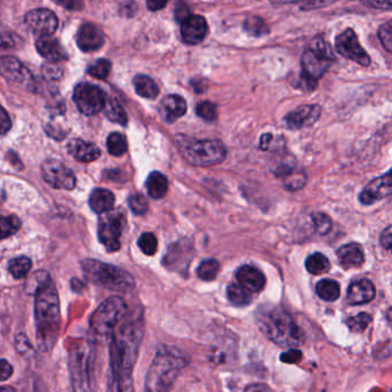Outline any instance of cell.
<instances>
[{
	"mask_svg": "<svg viewBox=\"0 0 392 392\" xmlns=\"http://www.w3.org/2000/svg\"><path fill=\"white\" fill-rule=\"evenodd\" d=\"M35 288V323L38 345L48 352L57 343L61 329L60 299L48 273H38Z\"/></svg>",
	"mask_w": 392,
	"mask_h": 392,
	"instance_id": "cell-1",
	"label": "cell"
},
{
	"mask_svg": "<svg viewBox=\"0 0 392 392\" xmlns=\"http://www.w3.org/2000/svg\"><path fill=\"white\" fill-rule=\"evenodd\" d=\"M143 335L144 327L138 318L126 319V316L114 330L110 345L111 379H133Z\"/></svg>",
	"mask_w": 392,
	"mask_h": 392,
	"instance_id": "cell-2",
	"label": "cell"
},
{
	"mask_svg": "<svg viewBox=\"0 0 392 392\" xmlns=\"http://www.w3.org/2000/svg\"><path fill=\"white\" fill-rule=\"evenodd\" d=\"M260 332L274 344L296 348L305 341L303 329L298 326L288 311L278 306H260L256 313Z\"/></svg>",
	"mask_w": 392,
	"mask_h": 392,
	"instance_id": "cell-3",
	"label": "cell"
},
{
	"mask_svg": "<svg viewBox=\"0 0 392 392\" xmlns=\"http://www.w3.org/2000/svg\"><path fill=\"white\" fill-rule=\"evenodd\" d=\"M189 364L187 353L176 346L164 345L152 360L145 379L146 392H169Z\"/></svg>",
	"mask_w": 392,
	"mask_h": 392,
	"instance_id": "cell-4",
	"label": "cell"
},
{
	"mask_svg": "<svg viewBox=\"0 0 392 392\" xmlns=\"http://www.w3.org/2000/svg\"><path fill=\"white\" fill-rule=\"evenodd\" d=\"M83 275L91 285L117 292H129L135 288V278L117 266L101 263L98 260L86 259L81 263Z\"/></svg>",
	"mask_w": 392,
	"mask_h": 392,
	"instance_id": "cell-5",
	"label": "cell"
},
{
	"mask_svg": "<svg viewBox=\"0 0 392 392\" xmlns=\"http://www.w3.org/2000/svg\"><path fill=\"white\" fill-rule=\"evenodd\" d=\"M177 146L181 155L187 159L190 164L200 167H211L221 164L226 159L223 143L218 139H198L178 135L176 137Z\"/></svg>",
	"mask_w": 392,
	"mask_h": 392,
	"instance_id": "cell-6",
	"label": "cell"
},
{
	"mask_svg": "<svg viewBox=\"0 0 392 392\" xmlns=\"http://www.w3.org/2000/svg\"><path fill=\"white\" fill-rule=\"evenodd\" d=\"M92 345L86 339H76L70 348L68 368L74 392H92Z\"/></svg>",
	"mask_w": 392,
	"mask_h": 392,
	"instance_id": "cell-7",
	"label": "cell"
},
{
	"mask_svg": "<svg viewBox=\"0 0 392 392\" xmlns=\"http://www.w3.org/2000/svg\"><path fill=\"white\" fill-rule=\"evenodd\" d=\"M128 314V305L121 297L113 296L99 305L90 319V328L97 337H111L114 330Z\"/></svg>",
	"mask_w": 392,
	"mask_h": 392,
	"instance_id": "cell-8",
	"label": "cell"
},
{
	"mask_svg": "<svg viewBox=\"0 0 392 392\" xmlns=\"http://www.w3.org/2000/svg\"><path fill=\"white\" fill-rule=\"evenodd\" d=\"M332 61L334 54L330 45L323 41L322 38H315L301 57V76L316 84V81L326 74Z\"/></svg>",
	"mask_w": 392,
	"mask_h": 392,
	"instance_id": "cell-9",
	"label": "cell"
},
{
	"mask_svg": "<svg viewBox=\"0 0 392 392\" xmlns=\"http://www.w3.org/2000/svg\"><path fill=\"white\" fill-rule=\"evenodd\" d=\"M124 214L120 212L105 213L100 218L98 226V238L108 252H117L120 250V238L124 230Z\"/></svg>",
	"mask_w": 392,
	"mask_h": 392,
	"instance_id": "cell-10",
	"label": "cell"
},
{
	"mask_svg": "<svg viewBox=\"0 0 392 392\" xmlns=\"http://www.w3.org/2000/svg\"><path fill=\"white\" fill-rule=\"evenodd\" d=\"M74 101L79 111L84 115H95L104 110L106 96L98 86L81 83L74 90Z\"/></svg>",
	"mask_w": 392,
	"mask_h": 392,
	"instance_id": "cell-11",
	"label": "cell"
},
{
	"mask_svg": "<svg viewBox=\"0 0 392 392\" xmlns=\"http://www.w3.org/2000/svg\"><path fill=\"white\" fill-rule=\"evenodd\" d=\"M41 175L45 182L54 189L73 190L76 187L73 171L55 159H48L43 164Z\"/></svg>",
	"mask_w": 392,
	"mask_h": 392,
	"instance_id": "cell-12",
	"label": "cell"
},
{
	"mask_svg": "<svg viewBox=\"0 0 392 392\" xmlns=\"http://www.w3.org/2000/svg\"><path fill=\"white\" fill-rule=\"evenodd\" d=\"M195 256L192 244L188 240H180L171 244L168 249L162 265L171 272L187 273Z\"/></svg>",
	"mask_w": 392,
	"mask_h": 392,
	"instance_id": "cell-13",
	"label": "cell"
},
{
	"mask_svg": "<svg viewBox=\"0 0 392 392\" xmlns=\"http://www.w3.org/2000/svg\"><path fill=\"white\" fill-rule=\"evenodd\" d=\"M335 46L337 52L346 59L359 63L361 66H370V55L361 46L352 29H346L336 37Z\"/></svg>",
	"mask_w": 392,
	"mask_h": 392,
	"instance_id": "cell-14",
	"label": "cell"
},
{
	"mask_svg": "<svg viewBox=\"0 0 392 392\" xmlns=\"http://www.w3.org/2000/svg\"><path fill=\"white\" fill-rule=\"evenodd\" d=\"M25 21L29 29L41 37L54 34L57 32L58 25H59L57 15L52 11L45 10V8L29 12L25 15Z\"/></svg>",
	"mask_w": 392,
	"mask_h": 392,
	"instance_id": "cell-15",
	"label": "cell"
},
{
	"mask_svg": "<svg viewBox=\"0 0 392 392\" xmlns=\"http://www.w3.org/2000/svg\"><path fill=\"white\" fill-rule=\"evenodd\" d=\"M391 193V174L386 173L367 184L359 195V200L364 205H372L374 202L386 198Z\"/></svg>",
	"mask_w": 392,
	"mask_h": 392,
	"instance_id": "cell-16",
	"label": "cell"
},
{
	"mask_svg": "<svg viewBox=\"0 0 392 392\" xmlns=\"http://www.w3.org/2000/svg\"><path fill=\"white\" fill-rule=\"evenodd\" d=\"M181 23V35L184 43L188 45L200 44L205 39L209 32V25L204 16L191 14Z\"/></svg>",
	"mask_w": 392,
	"mask_h": 392,
	"instance_id": "cell-17",
	"label": "cell"
},
{
	"mask_svg": "<svg viewBox=\"0 0 392 392\" xmlns=\"http://www.w3.org/2000/svg\"><path fill=\"white\" fill-rule=\"evenodd\" d=\"M0 74L12 82L32 86L34 79L22 63L13 57L0 58Z\"/></svg>",
	"mask_w": 392,
	"mask_h": 392,
	"instance_id": "cell-18",
	"label": "cell"
},
{
	"mask_svg": "<svg viewBox=\"0 0 392 392\" xmlns=\"http://www.w3.org/2000/svg\"><path fill=\"white\" fill-rule=\"evenodd\" d=\"M320 107L318 105H303L296 111L291 112L285 117V122L289 129H301L315 124L320 117Z\"/></svg>",
	"mask_w": 392,
	"mask_h": 392,
	"instance_id": "cell-19",
	"label": "cell"
},
{
	"mask_svg": "<svg viewBox=\"0 0 392 392\" xmlns=\"http://www.w3.org/2000/svg\"><path fill=\"white\" fill-rule=\"evenodd\" d=\"M76 41H77L79 48L84 52L97 51L104 45V32H101L97 25L86 23V25H81V28L79 29Z\"/></svg>",
	"mask_w": 392,
	"mask_h": 392,
	"instance_id": "cell-20",
	"label": "cell"
},
{
	"mask_svg": "<svg viewBox=\"0 0 392 392\" xmlns=\"http://www.w3.org/2000/svg\"><path fill=\"white\" fill-rule=\"evenodd\" d=\"M238 285L247 289L249 292H260L265 288L266 276L263 273L253 266H242L236 272Z\"/></svg>",
	"mask_w": 392,
	"mask_h": 392,
	"instance_id": "cell-21",
	"label": "cell"
},
{
	"mask_svg": "<svg viewBox=\"0 0 392 392\" xmlns=\"http://www.w3.org/2000/svg\"><path fill=\"white\" fill-rule=\"evenodd\" d=\"M187 103L182 97L177 95H169L162 99L159 105V113L168 124H173L187 113Z\"/></svg>",
	"mask_w": 392,
	"mask_h": 392,
	"instance_id": "cell-22",
	"label": "cell"
},
{
	"mask_svg": "<svg viewBox=\"0 0 392 392\" xmlns=\"http://www.w3.org/2000/svg\"><path fill=\"white\" fill-rule=\"evenodd\" d=\"M375 287L370 280H360L353 282L348 290L346 301L350 305L358 306L370 303L375 298Z\"/></svg>",
	"mask_w": 392,
	"mask_h": 392,
	"instance_id": "cell-23",
	"label": "cell"
},
{
	"mask_svg": "<svg viewBox=\"0 0 392 392\" xmlns=\"http://www.w3.org/2000/svg\"><path fill=\"white\" fill-rule=\"evenodd\" d=\"M36 48L41 57L48 59V63H59L67 59V52L57 38L51 36L39 37L36 41Z\"/></svg>",
	"mask_w": 392,
	"mask_h": 392,
	"instance_id": "cell-24",
	"label": "cell"
},
{
	"mask_svg": "<svg viewBox=\"0 0 392 392\" xmlns=\"http://www.w3.org/2000/svg\"><path fill=\"white\" fill-rule=\"evenodd\" d=\"M70 155L79 162H95L101 155L100 149L93 143L83 139H73L68 144Z\"/></svg>",
	"mask_w": 392,
	"mask_h": 392,
	"instance_id": "cell-25",
	"label": "cell"
},
{
	"mask_svg": "<svg viewBox=\"0 0 392 392\" xmlns=\"http://www.w3.org/2000/svg\"><path fill=\"white\" fill-rule=\"evenodd\" d=\"M339 265L344 269L359 268L365 263V253L358 243L346 244L337 251Z\"/></svg>",
	"mask_w": 392,
	"mask_h": 392,
	"instance_id": "cell-26",
	"label": "cell"
},
{
	"mask_svg": "<svg viewBox=\"0 0 392 392\" xmlns=\"http://www.w3.org/2000/svg\"><path fill=\"white\" fill-rule=\"evenodd\" d=\"M115 197L110 190L95 189L91 192L89 204L93 212L97 214H105L113 209Z\"/></svg>",
	"mask_w": 392,
	"mask_h": 392,
	"instance_id": "cell-27",
	"label": "cell"
},
{
	"mask_svg": "<svg viewBox=\"0 0 392 392\" xmlns=\"http://www.w3.org/2000/svg\"><path fill=\"white\" fill-rule=\"evenodd\" d=\"M168 187H169V183H168L167 177L159 171L151 173L146 181V189H148L150 197H152L153 200L164 198L167 193Z\"/></svg>",
	"mask_w": 392,
	"mask_h": 392,
	"instance_id": "cell-28",
	"label": "cell"
},
{
	"mask_svg": "<svg viewBox=\"0 0 392 392\" xmlns=\"http://www.w3.org/2000/svg\"><path fill=\"white\" fill-rule=\"evenodd\" d=\"M133 86L141 97L146 99H155L160 93L158 84L146 75H137L133 79Z\"/></svg>",
	"mask_w": 392,
	"mask_h": 392,
	"instance_id": "cell-29",
	"label": "cell"
},
{
	"mask_svg": "<svg viewBox=\"0 0 392 392\" xmlns=\"http://www.w3.org/2000/svg\"><path fill=\"white\" fill-rule=\"evenodd\" d=\"M277 174V176L283 177L285 187L289 190L301 189L306 182L305 173L294 167H282Z\"/></svg>",
	"mask_w": 392,
	"mask_h": 392,
	"instance_id": "cell-30",
	"label": "cell"
},
{
	"mask_svg": "<svg viewBox=\"0 0 392 392\" xmlns=\"http://www.w3.org/2000/svg\"><path fill=\"white\" fill-rule=\"evenodd\" d=\"M315 290L316 294L325 301H337L341 296V287L337 282L330 278L321 280L316 285Z\"/></svg>",
	"mask_w": 392,
	"mask_h": 392,
	"instance_id": "cell-31",
	"label": "cell"
},
{
	"mask_svg": "<svg viewBox=\"0 0 392 392\" xmlns=\"http://www.w3.org/2000/svg\"><path fill=\"white\" fill-rule=\"evenodd\" d=\"M228 299L234 306L244 307L250 305L252 301L251 292L244 289L242 285L231 283L227 289Z\"/></svg>",
	"mask_w": 392,
	"mask_h": 392,
	"instance_id": "cell-32",
	"label": "cell"
},
{
	"mask_svg": "<svg viewBox=\"0 0 392 392\" xmlns=\"http://www.w3.org/2000/svg\"><path fill=\"white\" fill-rule=\"evenodd\" d=\"M105 115L114 124L126 126L128 124V117L124 108L115 99L106 98L104 106Z\"/></svg>",
	"mask_w": 392,
	"mask_h": 392,
	"instance_id": "cell-33",
	"label": "cell"
},
{
	"mask_svg": "<svg viewBox=\"0 0 392 392\" xmlns=\"http://www.w3.org/2000/svg\"><path fill=\"white\" fill-rule=\"evenodd\" d=\"M307 272H310L313 275H321L328 272L330 269V263L322 253H314L312 256H308L305 263Z\"/></svg>",
	"mask_w": 392,
	"mask_h": 392,
	"instance_id": "cell-34",
	"label": "cell"
},
{
	"mask_svg": "<svg viewBox=\"0 0 392 392\" xmlns=\"http://www.w3.org/2000/svg\"><path fill=\"white\" fill-rule=\"evenodd\" d=\"M32 259L25 256L14 258L8 263V270L16 280H21L28 275L29 272L32 270Z\"/></svg>",
	"mask_w": 392,
	"mask_h": 392,
	"instance_id": "cell-35",
	"label": "cell"
},
{
	"mask_svg": "<svg viewBox=\"0 0 392 392\" xmlns=\"http://www.w3.org/2000/svg\"><path fill=\"white\" fill-rule=\"evenodd\" d=\"M220 263L216 259L202 260L197 268V276L202 281H213L218 276Z\"/></svg>",
	"mask_w": 392,
	"mask_h": 392,
	"instance_id": "cell-36",
	"label": "cell"
},
{
	"mask_svg": "<svg viewBox=\"0 0 392 392\" xmlns=\"http://www.w3.org/2000/svg\"><path fill=\"white\" fill-rule=\"evenodd\" d=\"M107 150L114 157L124 155L128 150L126 137L120 133H112L107 138Z\"/></svg>",
	"mask_w": 392,
	"mask_h": 392,
	"instance_id": "cell-37",
	"label": "cell"
},
{
	"mask_svg": "<svg viewBox=\"0 0 392 392\" xmlns=\"http://www.w3.org/2000/svg\"><path fill=\"white\" fill-rule=\"evenodd\" d=\"M20 227H21V222L14 215L10 216L0 215V240H6L16 234Z\"/></svg>",
	"mask_w": 392,
	"mask_h": 392,
	"instance_id": "cell-38",
	"label": "cell"
},
{
	"mask_svg": "<svg viewBox=\"0 0 392 392\" xmlns=\"http://www.w3.org/2000/svg\"><path fill=\"white\" fill-rule=\"evenodd\" d=\"M21 39L10 29L0 27V50H14L19 48Z\"/></svg>",
	"mask_w": 392,
	"mask_h": 392,
	"instance_id": "cell-39",
	"label": "cell"
},
{
	"mask_svg": "<svg viewBox=\"0 0 392 392\" xmlns=\"http://www.w3.org/2000/svg\"><path fill=\"white\" fill-rule=\"evenodd\" d=\"M196 113L202 120L214 122L218 117V108L212 101H202L196 106Z\"/></svg>",
	"mask_w": 392,
	"mask_h": 392,
	"instance_id": "cell-40",
	"label": "cell"
},
{
	"mask_svg": "<svg viewBox=\"0 0 392 392\" xmlns=\"http://www.w3.org/2000/svg\"><path fill=\"white\" fill-rule=\"evenodd\" d=\"M370 323H372V315L368 313H359L346 320L348 329L353 332H365Z\"/></svg>",
	"mask_w": 392,
	"mask_h": 392,
	"instance_id": "cell-41",
	"label": "cell"
},
{
	"mask_svg": "<svg viewBox=\"0 0 392 392\" xmlns=\"http://www.w3.org/2000/svg\"><path fill=\"white\" fill-rule=\"evenodd\" d=\"M244 29L247 30L250 35L253 36H263L268 34V25H266L263 20L256 16H252L244 22Z\"/></svg>",
	"mask_w": 392,
	"mask_h": 392,
	"instance_id": "cell-42",
	"label": "cell"
},
{
	"mask_svg": "<svg viewBox=\"0 0 392 392\" xmlns=\"http://www.w3.org/2000/svg\"><path fill=\"white\" fill-rule=\"evenodd\" d=\"M138 247L146 256H155L158 250V240L152 233H144L138 238Z\"/></svg>",
	"mask_w": 392,
	"mask_h": 392,
	"instance_id": "cell-43",
	"label": "cell"
},
{
	"mask_svg": "<svg viewBox=\"0 0 392 392\" xmlns=\"http://www.w3.org/2000/svg\"><path fill=\"white\" fill-rule=\"evenodd\" d=\"M111 70V61L107 60V59H99L89 67L88 73L96 79H104L110 75Z\"/></svg>",
	"mask_w": 392,
	"mask_h": 392,
	"instance_id": "cell-44",
	"label": "cell"
},
{
	"mask_svg": "<svg viewBox=\"0 0 392 392\" xmlns=\"http://www.w3.org/2000/svg\"><path fill=\"white\" fill-rule=\"evenodd\" d=\"M312 221H313L315 230L320 235H326L332 229V218L328 215L322 212H316L312 214Z\"/></svg>",
	"mask_w": 392,
	"mask_h": 392,
	"instance_id": "cell-45",
	"label": "cell"
},
{
	"mask_svg": "<svg viewBox=\"0 0 392 392\" xmlns=\"http://www.w3.org/2000/svg\"><path fill=\"white\" fill-rule=\"evenodd\" d=\"M129 207L133 211V214L143 215L145 214L149 209V202L146 200L145 197L143 195H133L129 198Z\"/></svg>",
	"mask_w": 392,
	"mask_h": 392,
	"instance_id": "cell-46",
	"label": "cell"
},
{
	"mask_svg": "<svg viewBox=\"0 0 392 392\" xmlns=\"http://www.w3.org/2000/svg\"><path fill=\"white\" fill-rule=\"evenodd\" d=\"M107 392H135L133 379H111L108 383Z\"/></svg>",
	"mask_w": 392,
	"mask_h": 392,
	"instance_id": "cell-47",
	"label": "cell"
},
{
	"mask_svg": "<svg viewBox=\"0 0 392 392\" xmlns=\"http://www.w3.org/2000/svg\"><path fill=\"white\" fill-rule=\"evenodd\" d=\"M379 38L383 46L388 52L392 51V25L391 21L383 25L379 30Z\"/></svg>",
	"mask_w": 392,
	"mask_h": 392,
	"instance_id": "cell-48",
	"label": "cell"
},
{
	"mask_svg": "<svg viewBox=\"0 0 392 392\" xmlns=\"http://www.w3.org/2000/svg\"><path fill=\"white\" fill-rule=\"evenodd\" d=\"M63 70L58 63H48L43 66V75L45 79L57 81L63 77Z\"/></svg>",
	"mask_w": 392,
	"mask_h": 392,
	"instance_id": "cell-49",
	"label": "cell"
},
{
	"mask_svg": "<svg viewBox=\"0 0 392 392\" xmlns=\"http://www.w3.org/2000/svg\"><path fill=\"white\" fill-rule=\"evenodd\" d=\"M301 358H303L301 351H299L298 348H290L289 351L282 353L280 359H281V361H283L285 364H297V362L301 360Z\"/></svg>",
	"mask_w": 392,
	"mask_h": 392,
	"instance_id": "cell-50",
	"label": "cell"
},
{
	"mask_svg": "<svg viewBox=\"0 0 392 392\" xmlns=\"http://www.w3.org/2000/svg\"><path fill=\"white\" fill-rule=\"evenodd\" d=\"M11 126H12V122H11L10 115L0 106V135L8 133Z\"/></svg>",
	"mask_w": 392,
	"mask_h": 392,
	"instance_id": "cell-51",
	"label": "cell"
},
{
	"mask_svg": "<svg viewBox=\"0 0 392 392\" xmlns=\"http://www.w3.org/2000/svg\"><path fill=\"white\" fill-rule=\"evenodd\" d=\"M13 372H14V370H13L12 365L5 359H0V382L11 379Z\"/></svg>",
	"mask_w": 392,
	"mask_h": 392,
	"instance_id": "cell-52",
	"label": "cell"
},
{
	"mask_svg": "<svg viewBox=\"0 0 392 392\" xmlns=\"http://www.w3.org/2000/svg\"><path fill=\"white\" fill-rule=\"evenodd\" d=\"M15 346L20 353H28L32 350L30 341L27 339L25 335H19L16 337Z\"/></svg>",
	"mask_w": 392,
	"mask_h": 392,
	"instance_id": "cell-53",
	"label": "cell"
},
{
	"mask_svg": "<svg viewBox=\"0 0 392 392\" xmlns=\"http://www.w3.org/2000/svg\"><path fill=\"white\" fill-rule=\"evenodd\" d=\"M191 15L190 13L189 7L185 5V4H180L178 6L176 7V11H175V16H176L177 21L180 22H183L184 20L189 18Z\"/></svg>",
	"mask_w": 392,
	"mask_h": 392,
	"instance_id": "cell-54",
	"label": "cell"
},
{
	"mask_svg": "<svg viewBox=\"0 0 392 392\" xmlns=\"http://www.w3.org/2000/svg\"><path fill=\"white\" fill-rule=\"evenodd\" d=\"M391 227H388L386 230H383L382 234H381L379 242H381V245H382L386 250H390V249H391Z\"/></svg>",
	"mask_w": 392,
	"mask_h": 392,
	"instance_id": "cell-55",
	"label": "cell"
},
{
	"mask_svg": "<svg viewBox=\"0 0 392 392\" xmlns=\"http://www.w3.org/2000/svg\"><path fill=\"white\" fill-rule=\"evenodd\" d=\"M244 392H274L270 386L265 383H253L247 386Z\"/></svg>",
	"mask_w": 392,
	"mask_h": 392,
	"instance_id": "cell-56",
	"label": "cell"
},
{
	"mask_svg": "<svg viewBox=\"0 0 392 392\" xmlns=\"http://www.w3.org/2000/svg\"><path fill=\"white\" fill-rule=\"evenodd\" d=\"M166 5H167V3H162V1H148V4H146V6L152 12L162 10Z\"/></svg>",
	"mask_w": 392,
	"mask_h": 392,
	"instance_id": "cell-57",
	"label": "cell"
},
{
	"mask_svg": "<svg viewBox=\"0 0 392 392\" xmlns=\"http://www.w3.org/2000/svg\"><path fill=\"white\" fill-rule=\"evenodd\" d=\"M365 5L370 7H379V10H390L391 8V3L386 1V3H364Z\"/></svg>",
	"mask_w": 392,
	"mask_h": 392,
	"instance_id": "cell-58",
	"label": "cell"
},
{
	"mask_svg": "<svg viewBox=\"0 0 392 392\" xmlns=\"http://www.w3.org/2000/svg\"><path fill=\"white\" fill-rule=\"evenodd\" d=\"M197 81H198L197 83H193L192 81H191V84H192L196 93H202V92L206 90V89L202 88V86H207V84H206V82H202V79H197Z\"/></svg>",
	"mask_w": 392,
	"mask_h": 392,
	"instance_id": "cell-59",
	"label": "cell"
},
{
	"mask_svg": "<svg viewBox=\"0 0 392 392\" xmlns=\"http://www.w3.org/2000/svg\"><path fill=\"white\" fill-rule=\"evenodd\" d=\"M0 392H16L15 390L11 388V386H1Z\"/></svg>",
	"mask_w": 392,
	"mask_h": 392,
	"instance_id": "cell-60",
	"label": "cell"
}]
</instances>
